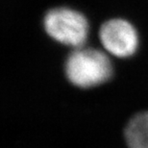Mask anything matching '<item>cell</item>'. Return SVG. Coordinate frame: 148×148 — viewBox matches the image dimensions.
Wrapping results in <instances>:
<instances>
[{
    "label": "cell",
    "mask_w": 148,
    "mask_h": 148,
    "mask_svg": "<svg viewBox=\"0 0 148 148\" xmlns=\"http://www.w3.org/2000/svg\"><path fill=\"white\" fill-rule=\"evenodd\" d=\"M64 70L69 81L82 88L101 85L112 75L109 57L94 48H75L66 59Z\"/></svg>",
    "instance_id": "cell-1"
},
{
    "label": "cell",
    "mask_w": 148,
    "mask_h": 148,
    "mask_svg": "<svg viewBox=\"0 0 148 148\" xmlns=\"http://www.w3.org/2000/svg\"><path fill=\"white\" fill-rule=\"evenodd\" d=\"M43 26L53 40L74 48L82 47L88 36L86 16L70 8L51 9L44 16Z\"/></svg>",
    "instance_id": "cell-2"
},
{
    "label": "cell",
    "mask_w": 148,
    "mask_h": 148,
    "mask_svg": "<svg viewBox=\"0 0 148 148\" xmlns=\"http://www.w3.org/2000/svg\"><path fill=\"white\" fill-rule=\"evenodd\" d=\"M99 38L104 48L117 58L131 57L138 49L137 30L125 19L114 18L103 23Z\"/></svg>",
    "instance_id": "cell-3"
},
{
    "label": "cell",
    "mask_w": 148,
    "mask_h": 148,
    "mask_svg": "<svg viewBox=\"0 0 148 148\" xmlns=\"http://www.w3.org/2000/svg\"><path fill=\"white\" fill-rule=\"evenodd\" d=\"M124 136L129 148H148V112L133 116L127 124Z\"/></svg>",
    "instance_id": "cell-4"
}]
</instances>
